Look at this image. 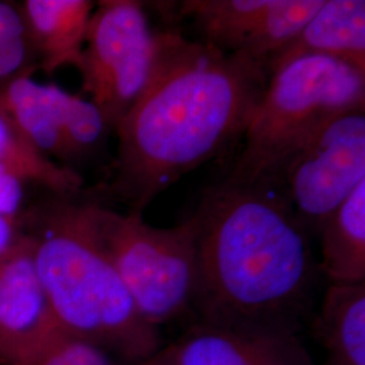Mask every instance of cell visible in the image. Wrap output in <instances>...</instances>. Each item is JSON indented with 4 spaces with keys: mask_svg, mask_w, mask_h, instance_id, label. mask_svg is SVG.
I'll return each mask as SVG.
<instances>
[{
    "mask_svg": "<svg viewBox=\"0 0 365 365\" xmlns=\"http://www.w3.org/2000/svg\"><path fill=\"white\" fill-rule=\"evenodd\" d=\"M197 322L248 333L299 334L321 272L312 237L282 184L225 178L192 214Z\"/></svg>",
    "mask_w": 365,
    "mask_h": 365,
    "instance_id": "obj_1",
    "label": "cell"
},
{
    "mask_svg": "<svg viewBox=\"0 0 365 365\" xmlns=\"http://www.w3.org/2000/svg\"><path fill=\"white\" fill-rule=\"evenodd\" d=\"M267 83L259 63L178 30L161 31L152 78L115 128L113 191L143 214L184 175L241 141Z\"/></svg>",
    "mask_w": 365,
    "mask_h": 365,
    "instance_id": "obj_2",
    "label": "cell"
},
{
    "mask_svg": "<svg viewBox=\"0 0 365 365\" xmlns=\"http://www.w3.org/2000/svg\"><path fill=\"white\" fill-rule=\"evenodd\" d=\"M56 196L36 215L30 242L41 284L58 327L128 364L163 345L140 315L95 232L90 200Z\"/></svg>",
    "mask_w": 365,
    "mask_h": 365,
    "instance_id": "obj_3",
    "label": "cell"
},
{
    "mask_svg": "<svg viewBox=\"0 0 365 365\" xmlns=\"http://www.w3.org/2000/svg\"><path fill=\"white\" fill-rule=\"evenodd\" d=\"M365 108V71L331 57L306 56L274 71L226 178L274 179L287 157L341 113Z\"/></svg>",
    "mask_w": 365,
    "mask_h": 365,
    "instance_id": "obj_4",
    "label": "cell"
},
{
    "mask_svg": "<svg viewBox=\"0 0 365 365\" xmlns=\"http://www.w3.org/2000/svg\"><path fill=\"white\" fill-rule=\"evenodd\" d=\"M92 223L140 315L160 329L192 312L196 227L192 215L153 227L140 212L120 214L90 202Z\"/></svg>",
    "mask_w": 365,
    "mask_h": 365,
    "instance_id": "obj_5",
    "label": "cell"
},
{
    "mask_svg": "<svg viewBox=\"0 0 365 365\" xmlns=\"http://www.w3.org/2000/svg\"><path fill=\"white\" fill-rule=\"evenodd\" d=\"M161 31L135 0L95 6L78 72L83 91L114 129L143 95L156 69Z\"/></svg>",
    "mask_w": 365,
    "mask_h": 365,
    "instance_id": "obj_6",
    "label": "cell"
},
{
    "mask_svg": "<svg viewBox=\"0 0 365 365\" xmlns=\"http://www.w3.org/2000/svg\"><path fill=\"white\" fill-rule=\"evenodd\" d=\"M300 225L317 235L327 217L365 182V108L330 118L277 170Z\"/></svg>",
    "mask_w": 365,
    "mask_h": 365,
    "instance_id": "obj_7",
    "label": "cell"
},
{
    "mask_svg": "<svg viewBox=\"0 0 365 365\" xmlns=\"http://www.w3.org/2000/svg\"><path fill=\"white\" fill-rule=\"evenodd\" d=\"M0 108L41 155L78 161L99 149L110 130L90 99L26 73L0 88ZM54 161V160H53Z\"/></svg>",
    "mask_w": 365,
    "mask_h": 365,
    "instance_id": "obj_8",
    "label": "cell"
},
{
    "mask_svg": "<svg viewBox=\"0 0 365 365\" xmlns=\"http://www.w3.org/2000/svg\"><path fill=\"white\" fill-rule=\"evenodd\" d=\"M325 0H185L180 15L202 42L221 52L267 64L287 45Z\"/></svg>",
    "mask_w": 365,
    "mask_h": 365,
    "instance_id": "obj_9",
    "label": "cell"
},
{
    "mask_svg": "<svg viewBox=\"0 0 365 365\" xmlns=\"http://www.w3.org/2000/svg\"><path fill=\"white\" fill-rule=\"evenodd\" d=\"M133 365H321L299 334L248 333L196 322L168 345Z\"/></svg>",
    "mask_w": 365,
    "mask_h": 365,
    "instance_id": "obj_10",
    "label": "cell"
},
{
    "mask_svg": "<svg viewBox=\"0 0 365 365\" xmlns=\"http://www.w3.org/2000/svg\"><path fill=\"white\" fill-rule=\"evenodd\" d=\"M58 327L25 242L0 262V365H19Z\"/></svg>",
    "mask_w": 365,
    "mask_h": 365,
    "instance_id": "obj_11",
    "label": "cell"
},
{
    "mask_svg": "<svg viewBox=\"0 0 365 365\" xmlns=\"http://www.w3.org/2000/svg\"><path fill=\"white\" fill-rule=\"evenodd\" d=\"M324 56L365 71L364 0H325L295 37L267 64L269 75L289 61Z\"/></svg>",
    "mask_w": 365,
    "mask_h": 365,
    "instance_id": "obj_12",
    "label": "cell"
},
{
    "mask_svg": "<svg viewBox=\"0 0 365 365\" xmlns=\"http://www.w3.org/2000/svg\"><path fill=\"white\" fill-rule=\"evenodd\" d=\"M38 64L46 73L78 69L95 4L88 0H26L19 7Z\"/></svg>",
    "mask_w": 365,
    "mask_h": 365,
    "instance_id": "obj_13",
    "label": "cell"
},
{
    "mask_svg": "<svg viewBox=\"0 0 365 365\" xmlns=\"http://www.w3.org/2000/svg\"><path fill=\"white\" fill-rule=\"evenodd\" d=\"M319 272L329 284L365 283V182L321 225Z\"/></svg>",
    "mask_w": 365,
    "mask_h": 365,
    "instance_id": "obj_14",
    "label": "cell"
},
{
    "mask_svg": "<svg viewBox=\"0 0 365 365\" xmlns=\"http://www.w3.org/2000/svg\"><path fill=\"white\" fill-rule=\"evenodd\" d=\"M313 331L327 356L321 365H365V283L329 284Z\"/></svg>",
    "mask_w": 365,
    "mask_h": 365,
    "instance_id": "obj_15",
    "label": "cell"
},
{
    "mask_svg": "<svg viewBox=\"0 0 365 365\" xmlns=\"http://www.w3.org/2000/svg\"><path fill=\"white\" fill-rule=\"evenodd\" d=\"M0 163L10 165L27 182L46 187L57 196H76L84 180L72 168L58 165L41 155L16 130L13 122L0 108Z\"/></svg>",
    "mask_w": 365,
    "mask_h": 365,
    "instance_id": "obj_16",
    "label": "cell"
},
{
    "mask_svg": "<svg viewBox=\"0 0 365 365\" xmlns=\"http://www.w3.org/2000/svg\"><path fill=\"white\" fill-rule=\"evenodd\" d=\"M37 56L19 7L0 0V88L37 69Z\"/></svg>",
    "mask_w": 365,
    "mask_h": 365,
    "instance_id": "obj_17",
    "label": "cell"
},
{
    "mask_svg": "<svg viewBox=\"0 0 365 365\" xmlns=\"http://www.w3.org/2000/svg\"><path fill=\"white\" fill-rule=\"evenodd\" d=\"M19 365H118V363L102 348L58 329Z\"/></svg>",
    "mask_w": 365,
    "mask_h": 365,
    "instance_id": "obj_18",
    "label": "cell"
},
{
    "mask_svg": "<svg viewBox=\"0 0 365 365\" xmlns=\"http://www.w3.org/2000/svg\"><path fill=\"white\" fill-rule=\"evenodd\" d=\"M26 179L7 164L0 163V215L22 222Z\"/></svg>",
    "mask_w": 365,
    "mask_h": 365,
    "instance_id": "obj_19",
    "label": "cell"
},
{
    "mask_svg": "<svg viewBox=\"0 0 365 365\" xmlns=\"http://www.w3.org/2000/svg\"><path fill=\"white\" fill-rule=\"evenodd\" d=\"M26 237L21 229V222L0 215V262L10 257L25 242Z\"/></svg>",
    "mask_w": 365,
    "mask_h": 365,
    "instance_id": "obj_20",
    "label": "cell"
}]
</instances>
